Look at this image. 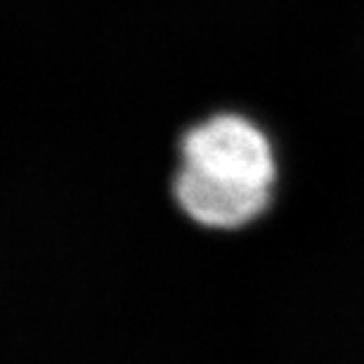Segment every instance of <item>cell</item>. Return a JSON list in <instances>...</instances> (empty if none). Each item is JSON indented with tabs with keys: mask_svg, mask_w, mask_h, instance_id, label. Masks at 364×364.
<instances>
[{
	"mask_svg": "<svg viewBox=\"0 0 364 364\" xmlns=\"http://www.w3.org/2000/svg\"><path fill=\"white\" fill-rule=\"evenodd\" d=\"M274 154L242 114H213L180 135L171 192L182 215L206 230H239L272 201Z\"/></svg>",
	"mask_w": 364,
	"mask_h": 364,
	"instance_id": "cell-1",
	"label": "cell"
}]
</instances>
